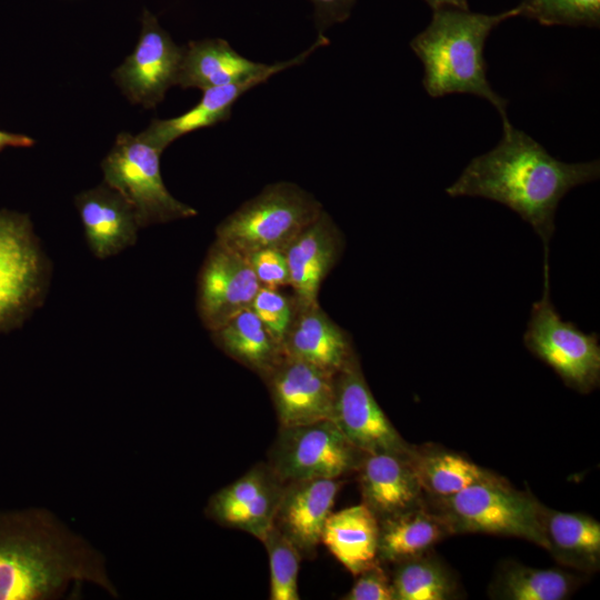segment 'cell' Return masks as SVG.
<instances>
[{
    "instance_id": "obj_31",
    "label": "cell",
    "mask_w": 600,
    "mask_h": 600,
    "mask_svg": "<svg viewBox=\"0 0 600 600\" xmlns=\"http://www.w3.org/2000/svg\"><path fill=\"white\" fill-rule=\"evenodd\" d=\"M250 308L282 348L293 317L294 300H290L277 289L261 287Z\"/></svg>"
},
{
    "instance_id": "obj_3",
    "label": "cell",
    "mask_w": 600,
    "mask_h": 600,
    "mask_svg": "<svg viewBox=\"0 0 600 600\" xmlns=\"http://www.w3.org/2000/svg\"><path fill=\"white\" fill-rule=\"evenodd\" d=\"M518 17L517 8L497 14L469 9L441 7L410 47L423 64L422 84L432 98L469 93L488 100L499 112L503 129L508 120V100L499 96L487 79L484 44L501 22Z\"/></svg>"
},
{
    "instance_id": "obj_33",
    "label": "cell",
    "mask_w": 600,
    "mask_h": 600,
    "mask_svg": "<svg viewBox=\"0 0 600 600\" xmlns=\"http://www.w3.org/2000/svg\"><path fill=\"white\" fill-rule=\"evenodd\" d=\"M357 577L344 600H393L391 578L378 560Z\"/></svg>"
},
{
    "instance_id": "obj_13",
    "label": "cell",
    "mask_w": 600,
    "mask_h": 600,
    "mask_svg": "<svg viewBox=\"0 0 600 600\" xmlns=\"http://www.w3.org/2000/svg\"><path fill=\"white\" fill-rule=\"evenodd\" d=\"M260 288L248 258L216 240L199 274L198 310L203 324L218 329L250 308Z\"/></svg>"
},
{
    "instance_id": "obj_6",
    "label": "cell",
    "mask_w": 600,
    "mask_h": 600,
    "mask_svg": "<svg viewBox=\"0 0 600 600\" xmlns=\"http://www.w3.org/2000/svg\"><path fill=\"white\" fill-rule=\"evenodd\" d=\"M523 343L567 387L581 393L599 387V336L586 333L561 318L551 301L549 269H543L542 296L532 304Z\"/></svg>"
},
{
    "instance_id": "obj_1",
    "label": "cell",
    "mask_w": 600,
    "mask_h": 600,
    "mask_svg": "<svg viewBox=\"0 0 600 600\" xmlns=\"http://www.w3.org/2000/svg\"><path fill=\"white\" fill-rule=\"evenodd\" d=\"M600 176L599 160L567 163L512 126L500 142L473 158L446 192L450 197H480L504 204L527 221L543 242V267L561 199L573 188Z\"/></svg>"
},
{
    "instance_id": "obj_10",
    "label": "cell",
    "mask_w": 600,
    "mask_h": 600,
    "mask_svg": "<svg viewBox=\"0 0 600 600\" xmlns=\"http://www.w3.org/2000/svg\"><path fill=\"white\" fill-rule=\"evenodd\" d=\"M331 420L357 449L367 454L407 456L412 447L378 404L357 354L334 376Z\"/></svg>"
},
{
    "instance_id": "obj_5",
    "label": "cell",
    "mask_w": 600,
    "mask_h": 600,
    "mask_svg": "<svg viewBox=\"0 0 600 600\" xmlns=\"http://www.w3.org/2000/svg\"><path fill=\"white\" fill-rule=\"evenodd\" d=\"M321 211V204L297 184H269L218 226L217 240L244 257L261 249L284 251Z\"/></svg>"
},
{
    "instance_id": "obj_35",
    "label": "cell",
    "mask_w": 600,
    "mask_h": 600,
    "mask_svg": "<svg viewBox=\"0 0 600 600\" xmlns=\"http://www.w3.org/2000/svg\"><path fill=\"white\" fill-rule=\"evenodd\" d=\"M34 140L24 134L10 133L0 130V151L7 147H23L28 148L33 146Z\"/></svg>"
},
{
    "instance_id": "obj_28",
    "label": "cell",
    "mask_w": 600,
    "mask_h": 600,
    "mask_svg": "<svg viewBox=\"0 0 600 600\" xmlns=\"http://www.w3.org/2000/svg\"><path fill=\"white\" fill-rule=\"evenodd\" d=\"M390 578L393 600H447L457 590L451 572L429 552L394 563Z\"/></svg>"
},
{
    "instance_id": "obj_14",
    "label": "cell",
    "mask_w": 600,
    "mask_h": 600,
    "mask_svg": "<svg viewBox=\"0 0 600 600\" xmlns=\"http://www.w3.org/2000/svg\"><path fill=\"white\" fill-rule=\"evenodd\" d=\"M334 376L283 353L263 378L271 394L279 427L331 420Z\"/></svg>"
},
{
    "instance_id": "obj_24",
    "label": "cell",
    "mask_w": 600,
    "mask_h": 600,
    "mask_svg": "<svg viewBox=\"0 0 600 600\" xmlns=\"http://www.w3.org/2000/svg\"><path fill=\"white\" fill-rule=\"evenodd\" d=\"M408 459L424 496L430 498L449 497L470 486L502 479L460 453L434 446H412Z\"/></svg>"
},
{
    "instance_id": "obj_34",
    "label": "cell",
    "mask_w": 600,
    "mask_h": 600,
    "mask_svg": "<svg viewBox=\"0 0 600 600\" xmlns=\"http://www.w3.org/2000/svg\"><path fill=\"white\" fill-rule=\"evenodd\" d=\"M314 8V23L319 34L334 23L346 21L357 0H310Z\"/></svg>"
},
{
    "instance_id": "obj_18",
    "label": "cell",
    "mask_w": 600,
    "mask_h": 600,
    "mask_svg": "<svg viewBox=\"0 0 600 600\" xmlns=\"http://www.w3.org/2000/svg\"><path fill=\"white\" fill-rule=\"evenodd\" d=\"M343 248L340 231L323 210L286 248L289 284L299 304H317L320 286Z\"/></svg>"
},
{
    "instance_id": "obj_32",
    "label": "cell",
    "mask_w": 600,
    "mask_h": 600,
    "mask_svg": "<svg viewBox=\"0 0 600 600\" xmlns=\"http://www.w3.org/2000/svg\"><path fill=\"white\" fill-rule=\"evenodd\" d=\"M247 258L261 287L277 289L289 284V269L284 251L261 249Z\"/></svg>"
},
{
    "instance_id": "obj_2",
    "label": "cell",
    "mask_w": 600,
    "mask_h": 600,
    "mask_svg": "<svg viewBox=\"0 0 600 600\" xmlns=\"http://www.w3.org/2000/svg\"><path fill=\"white\" fill-rule=\"evenodd\" d=\"M83 583L119 596L102 553L54 513L0 511V600H56Z\"/></svg>"
},
{
    "instance_id": "obj_11",
    "label": "cell",
    "mask_w": 600,
    "mask_h": 600,
    "mask_svg": "<svg viewBox=\"0 0 600 600\" xmlns=\"http://www.w3.org/2000/svg\"><path fill=\"white\" fill-rule=\"evenodd\" d=\"M184 47L177 46L157 18L144 10L142 29L133 52L113 78L127 98L144 108L160 103L176 86Z\"/></svg>"
},
{
    "instance_id": "obj_12",
    "label": "cell",
    "mask_w": 600,
    "mask_h": 600,
    "mask_svg": "<svg viewBox=\"0 0 600 600\" xmlns=\"http://www.w3.org/2000/svg\"><path fill=\"white\" fill-rule=\"evenodd\" d=\"M284 483L268 462L257 463L214 492L204 513L219 526L244 531L262 541L273 526Z\"/></svg>"
},
{
    "instance_id": "obj_7",
    "label": "cell",
    "mask_w": 600,
    "mask_h": 600,
    "mask_svg": "<svg viewBox=\"0 0 600 600\" xmlns=\"http://www.w3.org/2000/svg\"><path fill=\"white\" fill-rule=\"evenodd\" d=\"M161 152L139 136L120 133L101 164L104 183L132 207L140 228L197 214L166 188L160 172Z\"/></svg>"
},
{
    "instance_id": "obj_25",
    "label": "cell",
    "mask_w": 600,
    "mask_h": 600,
    "mask_svg": "<svg viewBox=\"0 0 600 600\" xmlns=\"http://www.w3.org/2000/svg\"><path fill=\"white\" fill-rule=\"evenodd\" d=\"M542 523L548 549L563 566L590 572L600 564V523L583 513L562 512L543 506Z\"/></svg>"
},
{
    "instance_id": "obj_36",
    "label": "cell",
    "mask_w": 600,
    "mask_h": 600,
    "mask_svg": "<svg viewBox=\"0 0 600 600\" xmlns=\"http://www.w3.org/2000/svg\"><path fill=\"white\" fill-rule=\"evenodd\" d=\"M431 8L437 9L441 7H454L461 9H469L468 0H424Z\"/></svg>"
},
{
    "instance_id": "obj_16",
    "label": "cell",
    "mask_w": 600,
    "mask_h": 600,
    "mask_svg": "<svg viewBox=\"0 0 600 600\" xmlns=\"http://www.w3.org/2000/svg\"><path fill=\"white\" fill-rule=\"evenodd\" d=\"M340 488L339 479L284 483L273 527L297 548L302 558L316 556Z\"/></svg>"
},
{
    "instance_id": "obj_17",
    "label": "cell",
    "mask_w": 600,
    "mask_h": 600,
    "mask_svg": "<svg viewBox=\"0 0 600 600\" xmlns=\"http://www.w3.org/2000/svg\"><path fill=\"white\" fill-rule=\"evenodd\" d=\"M357 472L362 503L378 520L427 503L408 454L366 453Z\"/></svg>"
},
{
    "instance_id": "obj_22",
    "label": "cell",
    "mask_w": 600,
    "mask_h": 600,
    "mask_svg": "<svg viewBox=\"0 0 600 600\" xmlns=\"http://www.w3.org/2000/svg\"><path fill=\"white\" fill-rule=\"evenodd\" d=\"M379 521L362 502L331 512L321 543L352 574L378 561Z\"/></svg>"
},
{
    "instance_id": "obj_30",
    "label": "cell",
    "mask_w": 600,
    "mask_h": 600,
    "mask_svg": "<svg viewBox=\"0 0 600 600\" xmlns=\"http://www.w3.org/2000/svg\"><path fill=\"white\" fill-rule=\"evenodd\" d=\"M261 542L269 558V598L271 600H299L298 573L301 554L273 526Z\"/></svg>"
},
{
    "instance_id": "obj_20",
    "label": "cell",
    "mask_w": 600,
    "mask_h": 600,
    "mask_svg": "<svg viewBox=\"0 0 600 600\" xmlns=\"http://www.w3.org/2000/svg\"><path fill=\"white\" fill-rule=\"evenodd\" d=\"M76 206L96 257L116 256L136 242L140 227L132 207L106 183L78 194Z\"/></svg>"
},
{
    "instance_id": "obj_8",
    "label": "cell",
    "mask_w": 600,
    "mask_h": 600,
    "mask_svg": "<svg viewBox=\"0 0 600 600\" xmlns=\"http://www.w3.org/2000/svg\"><path fill=\"white\" fill-rule=\"evenodd\" d=\"M48 264L26 214L0 211V332L20 326L42 301Z\"/></svg>"
},
{
    "instance_id": "obj_4",
    "label": "cell",
    "mask_w": 600,
    "mask_h": 600,
    "mask_svg": "<svg viewBox=\"0 0 600 600\" xmlns=\"http://www.w3.org/2000/svg\"><path fill=\"white\" fill-rule=\"evenodd\" d=\"M431 506L453 533H489L517 537L548 549L542 523L543 506L530 493L509 486L506 479L478 483Z\"/></svg>"
},
{
    "instance_id": "obj_9",
    "label": "cell",
    "mask_w": 600,
    "mask_h": 600,
    "mask_svg": "<svg viewBox=\"0 0 600 600\" xmlns=\"http://www.w3.org/2000/svg\"><path fill=\"white\" fill-rule=\"evenodd\" d=\"M364 454L328 419L279 427L268 464L283 482L339 479L357 471Z\"/></svg>"
},
{
    "instance_id": "obj_15",
    "label": "cell",
    "mask_w": 600,
    "mask_h": 600,
    "mask_svg": "<svg viewBox=\"0 0 600 600\" xmlns=\"http://www.w3.org/2000/svg\"><path fill=\"white\" fill-rule=\"evenodd\" d=\"M327 44L329 39L324 34H318L310 48L292 59L270 64L266 71L243 81L208 88L203 90L201 100L190 110L176 118L153 120L139 137L163 151L181 136L227 121L231 116L232 106L243 93L266 82L276 73L301 64L312 52Z\"/></svg>"
},
{
    "instance_id": "obj_27",
    "label": "cell",
    "mask_w": 600,
    "mask_h": 600,
    "mask_svg": "<svg viewBox=\"0 0 600 600\" xmlns=\"http://www.w3.org/2000/svg\"><path fill=\"white\" fill-rule=\"evenodd\" d=\"M576 578L566 571L536 569L510 561L499 569L490 594L504 600H563L574 590Z\"/></svg>"
},
{
    "instance_id": "obj_23",
    "label": "cell",
    "mask_w": 600,
    "mask_h": 600,
    "mask_svg": "<svg viewBox=\"0 0 600 600\" xmlns=\"http://www.w3.org/2000/svg\"><path fill=\"white\" fill-rule=\"evenodd\" d=\"M378 560L398 563L430 552L451 531L427 503L378 520Z\"/></svg>"
},
{
    "instance_id": "obj_26",
    "label": "cell",
    "mask_w": 600,
    "mask_h": 600,
    "mask_svg": "<svg viewBox=\"0 0 600 600\" xmlns=\"http://www.w3.org/2000/svg\"><path fill=\"white\" fill-rule=\"evenodd\" d=\"M214 343L229 357L262 379L282 357L281 346L270 336L251 308L211 331Z\"/></svg>"
},
{
    "instance_id": "obj_21",
    "label": "cell",
    "mask_w": 600,
    "mask_h": 600,
    "mask_svg": "<svg viewBox=\"0 0 600 600\" xmlns=\"http://www.w3.org/2000/svg\"><path fill=\"white\" fill-rule=\"evenodd\" d=\"M269 66L239 54L223 39L191 41L184 47L176 84L206 90L252 78Z\"/></svg>"
},
{
    "instance_id": "obj_29",
    "label": "cell",
    "mask_w": 600,
    "mask_h": 600,
    "mask_svg": "<svg viewBox=\"0 0 600 600\" xmlns=\"http://www.w3.org/2000/svg\"><path fill=\"white\" fill-rule=\"evenodd\" d=\"M518 17L533 19L543 26L598 28L600 0H521Z\"/></svg>"
},
{
    "instance_id": "obj_19",
    "label": "cell",
    "mask_w": 600,
    "mask_h": 600,
    "mask_svg": "<svg viewBox=\"0 0 600 600\" xmlns=\"http://www.w3.org/2000/svg\"><path fill=\"white\" fill-rule=\"evenodd\" d=\"M282 351L332 374L356 356L348 333L321 310L319 303L307 306L296 301Z\"/></svg>"
}]
</instances>
